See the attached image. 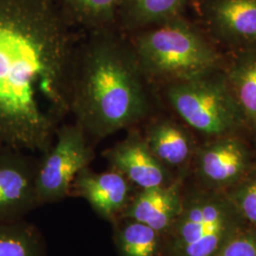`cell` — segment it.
<instances>
[{"mask_svg":"<svg viewBox=\"0 0 256 256\" xmlns=\"http://www.w3.org/2000/svg\"><path fill=\"white\" fill-rule=\"evenodd\" d=\"M226 194L248 224L256 228V170L250 171Z\"/></svg>","mask_w":256,"mask_h":256,"instance_id":"18","label":"cell"},{"mask_svg":"<svg viewBox=\"0 0 256 256\" xmlns=\"http://www.w3.org/2000/svg\"><path fill=\"white\" fill-rule=\"evenodd\" d=\"M66 2L84 22L102 26L113 19L120 0H66Z\"/></svg>","mask_w":256,"mask_h":256,"instance_id":"19","label":"cell"},{"mask_svg":"<svg viewBox=\"0 0 256 256\" xmlns=\"http://www.w3.org/2000/svg\"><path fill=\"white\" fill-rule=\"evenodd\" d=\"M0 256H42L34 230L19 221L0 224Z\"/></svg>","mask_w":256,"mask_h":256,"instance_id":"16","label":"cell"},{"mask_svg":"<svg viewBox=\"0 0 256 256\" xmlns=\"http://www.w3.org/2000/svg\"><path fill=\"white\" fill-rule=\"evenodd\" d=\"M142 74L133 48L110 32H98L77 46L70 111L86 133L106 137L144 117Z\"/></svg>","mask_w":256,"mask_h":256,"instance_id":"2","label":"cell"},{"mask_svg":"<svg viewBox=\"0 0 256 256\" xmlns=\"http://www.w3.org/2000/svg\"><path fill=\"white\" fill-rule=\"evenodd\" d=\"M3 146H3V144H1V142H0V150H1V149H2V148H3Z\"/></svg>","mask_w":256,"mask_h":256,"instance_id":"21","label":"cell"},{"mask_svg":"<svg viewBox=\"0 0 256 256\" xmlns=\"http://www.w3.org/2000/svg\"><path fill=\"white\" fill-rule=\"evenodd\" d=\"M77 44L50 0H0V142L45 151L70 111Z\"/></svg>","mask_w":256,"mask_h":256,"instance_id":"1","label":"cell"},{"mask_svg":"<svg viewBox=\"0 0 256 256\" xmlns=\"http://www.w3.org/2000/svg\"><path fill=\"white\" fill-rule=\"evenodd\" d=\"M247 147L238 138L222 137L202 147L198 155V171L214 190H229L250 172Z\"/></svg>","mask_w":256,"mask_h":256,"instance_id":"8","label":"cell"},{"mask_svg":"<svg viewBox=\"0 0 256 256\" xmlns=\"http://www.w3.org/2000/svg\"><path fill=\"white\" fill-rule=\"evenodd\" d=\"M230 81L243 117L256 124V54L238 61L230 72Z\"/></svg>","mask_w":256,"mask_h":256,"instance_id":"14","label":"cell"},{"mask_svg":"<svg viewBox=\"0 0 256 256\" xmlns=\"http://www.w3.org/2000/svg\"><path fill=\"white\" fill-rule=\"evenodd\" d=\"M212 18L227 36L239 40H256V0H216Z\"/></svg>","mask_w":256,"mask_h":256,"instance_id":"13","label":"cell"},{"mask_svg":"<svg viewBox=\"0 0 256 256\" xmlns=\"http://www.w3.org/2000/svg\"><path fill=\"white\" fill-rule=\"evenodd\" d=\"M216 256H256V228L247 225L238 230Z\"/></svg>","mask_w":256,"mask_h":256,"instance_id":"20","label":"cell"},{"mask_svg":"<svg viewBox=\"0 0 256 256\" xmlns=\"http://www.w3.org/2000/svg\"><path fill=\"white\" fill-rule=\"evenodd\" d=\"M57 142L50 147L36 169V194L38 202L63 198L76 176L88 168L92 152L88 146L86 131L80 124L64 126L56 132Z\"/></svg>","mask_w":256,"mask_h":256,"instance_id":"6","label":"cell"},{"mask_svg":"<svg viewBox=\"0 0 256 256\" xmlns=\"http://www.w3.org/2000/svg\"><path fill=\"white\" fill-rule=\"evenodd\" d=\"M77 190L102 216L113 218L124 209L129 196V182L113 170L101 174L82 170L74 180Z\"/></svg>","mask_w":256,"mask_h":256,"instance_id":"11","label":"cell"},{"mask_svg":"<svg viewBox=\"0 0 256 256\" xmlns=\"http://www.w3.org/2000/svg\"><path fill=\"white\" fill-rule=\"evenodd\" d=\"M142 72L172 82L207 76L218 55L188 24L171 19L140 34L132 46Z\"/></svg>","mask_w":256,"mask_h":256,"instance_id":"3","label":"cell"},{"mask_svg":"<svg viewBox=\"0 0 256 256\" xmlns=\"http://www.w3.org/2000/svg\"><path fill=\"white\" fill-rule=\"evenodd\" d=\"M146 140L152 153L164 166H182L192 154V142L188 134L170 120L158 122L151 126Z\"/></svg>","mask_w":256,"mask_h":256,"instance_id":"12","label":"cell"},{"mask_svg":"<svg viewBox=\"0 0 256 256\" xmlns=\"http://www.w3.org/2000/svg\"><path fill=\"white\" fill-rule=\"evenodd\" d=\"M118 244L122 256H158L160 250V234L132 220L120 230Z\"/></svg>","mask_w":256,"mask_h":256,"instance_id":"15","label":"cell"},{"mask_svg":"<svg viewBox=\"0 0 256 256\" xmlns=\"http://www.w3.org/2000/svg\"><path fill=\"white\" fill-rule=\"evenodd\" d=\"M113 169L142 189L168 185L166 167L152 153L146 140L131 134L108 153Z\"/></svg>","mask_w":256,"mask_h":256,"instance_id":"9","label":"cell"},{"mask_svg":"<svg viewBox=\"0 0 256 256\" xmlns=\"http://www.w3.org/2000/svg\"><path fill=\"white\" fill-rule=\"evenodd\" d=\"M182 205V198L178 189L168 184L142 189L128 207L126 216L162 234L170 229Z\"/></svg>","mask_w":256,"mask_h":256,"instance_id":"10","label":"cell"},{"mask_svg":"<svg viewBox=\"0 0 256 256\" xmlns=\"http://www.w3.org/2000/svg\"><path fill=\"white\" fill-rule=\"evenodd\" d=\"M167 97L174 111L191 128L209 136H224L243 118L227 84L206 76L172 82Z\"/></svg>","mask_w":256,"mask_h":256,"instance_id":"5","label":"cell"},{"mask_svg":"<svg viewBox=\"0 0 256 256\" xmlns=\"http://www.w3.org/2000/svg\"><path fill=\"white\" fill-rule=\"evenodd\" d=\"M248 225L226 192L209 189L182 198V210L167 230L170 256H216Z\"/></svg>","mask_w":256,"mask_h":256,"instance_id":"4","label":"cell"},{"mask_svg":"<svg viewBox=\"0 0 256 256\" xmlns=\"http://www.w3.org/2000/svg\"><path fill=\"white\" fill-rule=\"evenodd\" d=\"M36 174L19 150H0V224L18 221L36 200Z\"/></svg>","mask_w":256,"mask_h":256,"instance_id":"7","label":"cell"},{"mask_svg":"<svg viewBox=\"0 0 256 256\" xmlns=\"http://www.w3.org/2000/svg\"><path fill=\"white\" fill-rule=\"evenodd\" d=\"M186 0H128L129 21L136 25L162 23L174 19Z\"/></svg>","mask_w":256,"mask_h":256,"instance_id":"17","label":"cell"}]
</instances>
